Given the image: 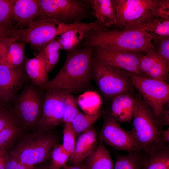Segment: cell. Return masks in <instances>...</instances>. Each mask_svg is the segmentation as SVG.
<instances>
[{
    "label": "cell",
    "instance_id": "cell-1",
    "mask_svg": "<svg viewBox=\"0 0 169 169\" xmlns=\"http://www.w3.org/2000/svg\"><path fill=\"white\" fill-rule=\"evenodd\" d=\"M93 48L86 47L66 51L62 67L42 90L60 89L73 94L90 88Z\"/></svg>",
    "mask_w": 169,
    "mask_h": 169
},
{
    "label": "cell",
    "instance_id": "cell-2",
    "mask_svg": "<svg viewBox=\"0 0 169 169\" xmlns=\"http://www.w3.org/2000/svg\"><path fill=\"white\" fill-rule=\"evenodd\" d=\"M153 36L143 30H119L97 28L86 31L77 48L104 46L118 50L147 53L155 48Z\"/></svg>",
    "mask_w": 169,
    "mask_h": 169
},
{
    "label": "cell",
    "instance_id": "cell-3",
    "mask_svg": "<svg viewBox=\"0 0 169 169\" xmlns=\"http://www.w3.org/2000/svg\"><path fill=\"white\" fill-rule=\"evenodd\" d=\"M131 131L141 151L147 155L168 145L162 137L153 113L139 94L136 97Z\"/></svg>",
    "mask_w": 169,
    "mask_h": 169
},
{
    "label": "cell",
    "instance_id": "cell-4",
    "mask_svg": "<svg viewBox=\"0 0 169 169\" xmlns=\"http://www.w3.org/2000/svg\"><path fill=\"white\" fill-rule=\"evenodd\" d=\"M48 130H36L23 137L9 151L19 161L34 166L49 159L57 144L56 138Z\"/></svg>",
    "mask_w": 169,
    "mask_h": 169
},
{
    "label": "cell",
    "instance_id": "cell-5",
    "mask_svg": "<svg viewBox=\"0 0 169 169\" xmlns=\"http://www.w3.org/2000/svg\"><path fill=\"white\" fill-rule=\"evenodd\" d=\"M85 0H39L37 20H52L68 25L80 24L94 16L93 11Z\"/></svg>",
    "mask_w": 169,
    "mask_h": 169
},
{
    "label": "cell",
    "instance_id": "cell-6",
    "mask_svg": "<svg viewBox=\"0 0 169 169\" xmlns=\"http://www.w3.org/2000/svg\"><path fill=\"white\" fill-rule=\"evenodd\" d=\"M91 76L101 92L108 97L130 94L134 86L127 71L101 62L93 57Z\"/></svg>",
    "mask_w": 169,
    "mask_h": 169
},
{
    "label": "cell",
    "instance_id": "cell-7",
    "mask_svg": "<svg viewBox=\"0 0 169 169\" xmlns=\"http://www.w3.org/2000/svg\"><path fill=\"white\" fill-rule=\"evenodd\" d=\"M116 23L111 29L143 30L154 19L150 10L153 0H115Z\"/></svg>",
    "mask_w": 169,
    "mask_h": 169
},
{
    "label": "cell",
    "instance_id": "cell-8",
    "mask_svg": "<svg viewBox=\"0 0 169 169\" xmlns=\"http://www.w3.org/2000/svg\"><path fill=\"white\" fill-rule=\"evenodd\" d=\"M83 23L68 25L51 19H39L24 29H18L16 37L19 40L29 43L39 51L56 37L81 26Z\"/></svg>",
    "mask_w": 169,
    "mask_h": 169
},
{
    "label": "cell",
    "instance_id": "cell-9",
    "mask_svg": "<svg viewBox=\"0 0 169 169\" xmlns=\"http://www.w3.org/2000/svg\"><path fill=\"white\" fill-rule=\"evenodd\" d=\"M42 90L33 84H29L13 101V111L28 130H36L41 118L45 95Z\"/></svg>",
    "mask_w": 169,
    "mask_h": 169
},
{
    "label": "cell",
    "instance_id": "cell-10",
    "mask_svg": "<svg viewBox=\"0 0 169 169\" xmlns=\"http://www.w3.org/2000/svg\"><path fill=\"white\" fill-rule=\"evenodd\" d=\"M128 73L134 86L139 91L144 101L151 109L157 126L163 108L169 101V84L166 82Z\"/></svg>",
    "mask_w": 169,
    "mask_h": 169
},
{
    "label": "cell",
    "instance_id": "cell-11",
    "mask_svg": "<svg viewBox=\"0 0 169 169\" xmlns=\"http://www.w3.org/2000/svg\"><path fill=\"white\" fill-rule=\"evenodd\" d=\"M144 53L98 46L93 47L92 57L105 64L141 76L140 63Z\"/></svg>",
    "mask_w": 169,
    "mask_h": 169
},
{
    "label": "cell",
    "instance_id": "cell-12",
    "mask_svg": "<svg viewBox=\"0 0 169 169\" xmlns=\"http://www.w3.org/2000/svg\"><path fill=\"white\" fill-rule=\"evenodd\" d=\"M99 137L103 142L117 150L141 151L131 131L123 128L110 114L105 119Z\"/></svg>",
    "mask_w": 169,
    "mask_h": 169
},
{
    "label": "cell",
    "instance_id": "cell-13",
    "mask_svg": "<svg viewBox=\"0 0 169 169\" xmlns=\"http://www.w3.org/2000/svg\"><path fill=\"white\" fill-rule=\"evenodd\" d=\"M46 90L42 115L36 130H50L63 122L64 102L67 92L54 88Z\"/></svg>",
    "mask_w": 169,
    "mask_h": 169
},
{
    "label": "cell",
    "instance_id": "cell-14",
    "mask_svg": "<svg viewBox=\"0 0 169 169\" xmlns=\"http://www.w3.org/2000/svg\"><path fill=\"white\" fill-rule=\"evenodd\" d=\"M24 63L15 68L0 64V99L10 103L27 80Z\"/></svg>",
    "mask_w": 169,
    "mask_h": 169
},
{
    "label": "cell",
    "instance_id": "cell-15",
    "mask_svg": "<svg viewBox=\"0 0 169 169\" xmlns=\"http://www.w3.org/2000/svg\"><path fill=\"white\" fill-rule=\"evenodd\" d=\"M141 76L166 82L169 78V65L155 48L142 57L140 63Z\"/></svg>",
    "mask_w": 169,
    "mask_h": 169
},
{
    "label": "cell",
    "instance_id": "cell-16",
    "mask_svg": "<svg viewBox=\"0 0 169 169\" xmlns=\"http://www.w3.org/2000/svg\"><path fill=\"white\" fill-rule=\"evenodd\" d=\"M97 134L92 126L82 133L76 142L74 150L69 160L71 165H77L84 161L96 147Z\"/></svg>",
    "mask_w": 169,
    "mask_h": 169
},
{
    "label": "cell",
    "instance_id": "cell-17",
    "mask_svg": "<svg viewBox=\"0 0 169 169\" xmlns=\"http://www.w3.org/2000/svg\"><path fill=\"white\" fill-rule=\"evenodd\" d=\"M39 10V0H14L13 12L18 29H24L36 20Z\"/></svg>",
    "mask_w": 169,
    "mask_h": 169
},
{
    "label": "cell",
    "instance_id": "cell-18",
    "mask_svg": "<svg viewBox=\"0 0 169 169\" xmlns=\"http://www.w3.org/2000/svg\"><path fill=\"white\" fill-rule=\"evenodd\" d=\"M93 10L94 16L105 29H111L116 23L115 0H85Z\"/></svg>",
    "mask_w": 169,
    "mask_h": 169
},
{
    "label": "cell",
    "instance_id": "cell-19",
    "mask_svg": "<svg viewBox=\"0 0 169 169\" xmlns=\"http://www.w3.org/2000/svg\"><path fill=\"white\" fill-rule=\"evenodd\" d=\"M24 65L26 74L32 84L42 90L49 80L48 72L42 53L39 51L34 57L25 59Z\"/></svg>",
    "mask_w": 169,
    "mask_h": 169
},
{
    "label": "cell",
    "instance_id": "cell-20",
    "mask_svg": "<svg viewBox=\"0 0 169 169\" xmlns=\"http://www.w3.org/2000/svg\"><path fill=\"white\" fill-rule=\"evenodd\" d=\"M136 104V98L130 94L117 95L112 101L110 114L119 123L129 122L132 120Z\"/></svg>",
    "mask_w": 169,
    "mask_h": 169
},
{
    "label": "cell",
    "instance_id": "cell-21",
    "mask_svg": "<svg viewBox=\"0 0 169 169\" xmlns=\"http://www.w3.org/2000/svg\"><path fill=\"white\" fill-rule=\"evenodd\" d=\"M101 27L96 20L90 23H84L81 26L69 30L55 38L61 50L71 51L77 49L82 42L86 31Z\"/></svg>",
    "mask_w": 169,
    "mask_h": 169
},
{
    "label": "cell",
    "instance_id": "cell-22",
    "mask_svg": "<svg viewBox=\"0 0 169 169\" xmlns=\"http://www.w3.org/2000/svg\"><path fill=\"white\" fill-rule=\"evenodd\" d=\"M86 169H113L114 164L110 154L100 139L92 152L85 160Z\"/></svg>",
    "mask_w": 169,
    "mask_h": 169
},
{
    "label": "cell",
    "instance_id": "cell-23",
    "mask_svg": "<svg viewBox=\"0 0 169 169\" xmlns=\"http://www.w3.org/2000/svg\"><path fill=\"white\" fill-rule=\"evenodd\" d=\"M26 43L17 40L11 44L0 60V64L9 68H15L20 66L23 63Z\"/></svg>",
    "mask_w": 169,
    "mask_h": 169
},
{
    "label": "cell",
    "instance_id": "cell-24",
    "mask_svg": "<svg viewBox=\"0 0 169 169\" xmlns=\"http://www.w3.org/2000/svg\"><path fill=\"white\" fill-rule=\"evenodd\" d=\"M145 155L142 169H169V146Z\"/></svg>",
    "mask_w": 169,
    "mask_h": 169
},
{
    "label": "cell",
    "instance_id": "cell-25",
    "mask_svg": "<svg viewBox=\"0 0 169 169\" xmlns=\"http://www.w3.org/2000/svg\"><path fill=\"white\" fill-rule=\"evenodd\" d=\"M145 157L141 151L117 155L113 169H142Z\"/></svg>",
    "mask_w": 169,
    "mask_h": 169
},
{
    "label": "cell",
    "instance_id": "cell-26",
    "mask_svg": "<svg viewBox=\"0 0 169 169\" xmlns=\"http://www.w3.org/2000/svg\"><path fill=\"white\" fill-rule=\"evenodd\" d=\"M77 104L84 113L94 114L100 111L101 100L96 91H89L80 95L77 99Z\"/></svg>",
    "mask_w": 169,
    "mask_h": 169
},
{
    "label": "cell",
    "instance_id": "cell-27",
    "mask_svg": "<svg viewBox=\"0 0 169 169\" xmlns=\"http://www.w3.org/2000/svg\"><path fill=\"white\" fill-rule=\"evenodd\" d=\"M61 50L60 46L55 38L39 51L43 56L48 73L53 71L58 62Z\"/></svg>",
    "mask_w": 169,
    "mask_h": 169
},
{
    "label": "cell",
    "instance_id": "cell-28",
    "mask_svg": "<svg viewBox=\"0 0 169 169\" xmlns=\"http://www.w3.org/2000/svg\"><path fill=\"white\" fill-rule=\"evenodd\" d=\"M100 116V111L92 115L79 112L71 123L76 137L92 126Z\"/></svg>",
    "mask_w": 169,
    "mask_h": 169
},
{
    "label": "cell",
    "instance_id": "cell-29",
    "mask_svg": "<svg viewBox=\"0 0 169 169\" xmlns=\"http://www.w3.org/2000/svg\"><path fill=\"white\" fill-rule=\"evenodd\" d=\"M14 0H0V25L18 29L15 20L13 6Z\"/></svg>",
    "mask_w": 169,
    "mask_h": 169
},
{
    "label": "cell",
    "instance_id": "cell-30",
    "mask_svg": "<svg viewBox=\"0 0 169 169\" xmlns=\"http://www.w3.org/2000/svg\"><path fill=\"white\" fill-rule=\"evenodd\" d=\"M70 156V154L64 148L62 145L57 144L52 151L51 161L49 169H62L67 165Z\"/></svg>",
    "mask_w": 169,
    "mask_h": 169
},
{
    "label": "cell",
    "instance_id": "cell-31",
    "mask_svg": "<svg viewBox=\"0 0 169 169\" xmlns=\"http://www.w3.org/2000/svg\"><path fill=\"white\" fill-rule=\"evenodd\" d=\"M77 100L72 94L67 92L64 102L63 122L71 123L80 112L77 106Z\"/></svg>",
    "mask_w": 169,
    "mask_h": 169
},
{
    "label": "cell",
    "instance_id": "cell-32",
    "mask_svg": "<svg viewBox=\"0 0 169 169\" xmlns=\"http://www.w3.org/2000/svg\"><path fill=\"white\" fill-rule=\"evenodd\" d=\"M144 30L153 36H169V20L155 18Z\"/></svg>",
    "mask_w": 169,
    "mask_h": 169
},
{
    "label": "cell",
    "instance_id": "cell-33",
    "mask_svg": "<svg viewBox=\"0 0 169 169\" xmlns=\"http://www.w3.org/2000/svg\"><path fill=\"white\" fill-rule=\"evenodd\" d=\"M152 43L158 54L169 65V36H154Z\"/></svg>",
    "mask_w": 169,
    "mask_h": 169
},
{
    "label": "cell",
    "instance_id": "cell-34",
    "mask_svg": "<svg viewBox=\"0 0 169 169\" xmlns=\"http://www.w3.org/2000/svg\"><path fill=\"white\" fill-rule=\"evenodd\" d=\"M63 133L62 145L71 156L74 152L76 142V135L71 123L65 124Z\"/></svg>",
    "mask_w": 169,
    "mask_h": 169
},
{
    "label": "cell",
    "instance_id": "cell-35",
    "mask_svg": "<svg viewBox=\"0 0 169 169\" xmlns=\"http://www.w3.org/2000/svg\"><path fill=\"white\" fill-rule=\"evenodd\" d=\"M153 4L150 11L154 18L169 20V0H153Z\"/></svg>",
    "mask_w": 169,
    "mask_h": 169
},
{
    "label": "cell",
    "instance_id": "cell-36",
    "mask_svg": "<svg viewBox=\"0 0 169 169\" xmlns=\"http://www.w3.org/2000/svg\"><path fill=\"white\" fill-rule=\"evenodd\" d=\"M169 125V102L164 106L159 119L158 127L159 130L162 129L165 126Z\"/></svg>",
    "mask_w": 169,
    "mask_h": 169
},
{
    "label": "cell",
    "instance_id": "cell-37",
    "mask_svg": "<svg viewBox=\"0 0 169 169\" xmlns=\"http://www.w3.org/2000/svg\"><path fill=\"white\" fill-rule=\"evenodd\" d=\"M18 40L17 37L7 38L0 40V60L5 54L8 46L13 42Z\"/></svg>",
    "mask_w": 169,
    "mask_h": 169
},
{
    "label": "cell",
    "instance_id": "cell-38",
    "mask_svg": "<svg viewBox=\"0 0 169 169\" xmlns=\"http://www.w3.org/2000/svg\"><path fill=\"white\" fill-rule=\"evenodd\" d=\"M17 29L9 28L0 25V40L16 37Z\"/></svg>",
    "mask_w": 169,
    "mask_h": 169
},
{
    "label": "cell",
    "instance_id": "cell-39",
    "mask_svg": "<svg viewBox=\"0 0 169 169\" xmlns=\"http://www.w3.org/2000/svg\"><path fill=\"white\" fill-rule=\"evenodd\" d=\"M19 162L17 159L8 152L5 162L4 169H16Z\"/></svg>",
    "mask_w": 169,
    "mask_h": 169
},
{
    "label": "cell",
    "instance_id": "cell-40",
    "mask_svg": "<svg viewBox=\"0 0 169 169\" xmlns=\"http://www.w3.org/2000/svg\"><path fill=\"white\" fill-rule=\"evenodd\" d=\"M8 154L6 148L4 147H0V169H4Z\"/></svg>",
    "mask_w": 169,
    "mask_h": 169
},
{
    "label": "cell",
    "instance_id": "cell-41",
    "mask_svg": "<svg viewBox=\"0 0 169 169\" xmlns=\"http://www.w3.org/2000/svg\"><path fill=\"white\" fill-rule=\"evenodd\" d=\"M63 169H86L84 162H83L79 164L72 165V166H69L66 165Z\"/></svg>",
    "mask_w": 169,
    "mask_h": 169
},
{
    "label": "cell",
    "instance_id": "cell-42",
    "mask_svg": "<svg viewBox=\"0 0 169 169\" xmlns=\"http://www.w3.org/2000/svg\"><path fill=\"white\" fill-rule=\"evenodd\" d=\"M161 135L164 141L167 143H169V128L163 130H160Z\"/></svg>",
    "mask_w": 169,
    "mask_h": 169
},
{
    "label": "cell",
    "instance_id": "cell-43",
    "mask_svg": "<svg viewBox=\"0 0 169 169\" xmlns=\"http://www.w3.org/2000/svg\"><path fill=\"white\" fill-rule=\"evenodd\" d=\"M34 167L25 165L19 162L16 169H33Z\"/></svg>",
    "mask_w": 169,
    "mask_h": 169
},
{
    "label": "cell",
    "instance_id": "cell-44",
    "mask_svg": "<svg viewBox=\"0 0 169 169\" xmlns=\"http://www.w3.org/2000/svg\"><path fill=\"white\" fill-rule=\"evenodd\" d=\"M48 166L39 165L33 167V169H47Z\"/></svg>",
    "mask_w": 169,
    "mask_h": 169
},
{
    "label": "cell",
    "instance_id": "cell-45",
    "mask_svg": "<svg viewBox=\"0 0 169 169\" xmlns=\"http://www.w3.org/2000/svg\"><path fill=\"white\" fill-rule=\"evenodd\" d=\"M48 168H47V169H49V168H48ZM62 169H63V168H62Z\"/></svg>",
    "mask_w": 169,
    "mask_h": 169
}]
</instances>
